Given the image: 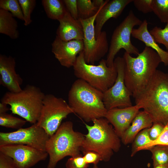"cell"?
Wrapping results in <instances>:
<instances>
[{
    "instance_id": "cell-1",
    "label": "cell",
    "mask_w": 168,
    "mask_h": 168,
    "mask_svg": "<svg viewBox=\"0 0 168 168\" xmlns=\"http://www.w3.org/2000/svg\"><path fill=\"white\" fill-rule=\"evenodd\" d=\"M123 58L124 83L135 99L145 90L161 60L155 51L146 46L136 57L125 52Z\"/></svg>"
},
{
    "instance_id": "cell-2",
    "label": "cell",
    "mask_w": 168,
    "mask_h": 168,
    "mask_svg": "<svg viewBox=\"0 0 168 168\" xmlns=\"http://www.w3.org/2000/svg\"><path fill=\"white\" fill-rule=\"evenodd\" d=\"M103 98V92L78 79L68 91V103L74 113L86 122H89L105 118L107 110Z\"/></svg>"
},
{
    "instance_id": "cell-3",
    "label": "cell",
    "mask_w": 168,
    "mask_h": 168,
    "mask_svg": "<svg viewBox=\"0 0 168 168\" xmlns=\"http://www.w3.org/2000/svg\"><path fill=\"white\" fill-rule=\"evenodd\" d=\"M136 105L143 109L153 123H168V73L157 70L143 91L135 99Z\"/></svg>"
},
{
    "instance_id": "cell-4",
    "label": "cell",
    "mask_w": 168,
    "mask_h": 168,
    "mask_svg": "<svg viewBox=\"0 0 168 168\" xmlns=\"http://www.w3.org/2000/svg\"><path fill=\"white\" fill-rule=\"evenodd\" d=\"M93 125L85 124L88 133L81 147L82 153L93 151L99 153L102 161H109L113 154L121 147V139L117 135L112 125L105 118L92 120Z\"/></svg>"
},
{
    "instance_id": "cell-5",
    "label": "cell",
    "mask_w": 168,
    "mask_h": 168,
    "mask_svg": "<svg viewBox=\"0 0 168 168\" xmlns=\"http://www.w3.org/2000/svg\"><path fill=\"white\" fill-rule=\"evenodd\" d=\"M84 135L74 130L72 121L62 123L46 143L45 150L49 157L47 168H55L58 162L65 157L80 154Z\"/></svg>"
},
{
    "instance_id": "cell-6",
    "label": "cell",
    "mask_w": 168,
    "mask_h": 168,
    "mask_svg": "<svg viewBox=\"0 0 168 168\" xmlns=\"http://www.w3.org/2000/svg\"><path fill=\"white\" fill-rule=\"evenodd\" d=\"M45 95L39 87L27 85L18 92H7L1 102L10 106L12 114L34 124L39 118Z\"/></svg>"
},
{
    "instance_id": "cell-7",
    "label": "cell",
    "mask_w": 168,
    "mask_h": 168,
    "mask_svg": "<svg viewBox=\"0 0 168 168\" xmlns=\"http://www.w3.org/2000/svg\"><path fill=\"white\" fill-rule=\"evenodd\" d=\"M72 67L76 77L103 92L113 85L117 76L114 63L112 67H108L106 60L102 59L97 65L88 64L85 60L83 51L78 55Z\"/></svg>"
},
{
    "instance_id": "cell-8",
    "label": "cell",
    "mask_w": 168,
    "mask_h": 168,
    "mask_svg": "<svg viewBox=\"0 0 168 168\" xmlns=\"http://www.w3.org/2000/svg\"><path fill=\"white\" fill-rule=\"evenodd\" d=\"M142 21L138 18L132 10L128 16L118 26L112 35L108 54L106 60L107 65L109 67L114 65L115 55L121 49L129 54L138 55V49L132 43L130 36L133 27L141 25Z\"/></svg>"
},
{
    "instance_id": "cell-9",
    "label": "cell",
    "mask_w": 168,
    "mask_h": 168,
    "mask_svg": "<svg viewBox=\"0 0 168 168\" xmlns=\"http://www.w3.org/2000/svg\"><path fill=\"white\" fill-rule=\"evenodd\" d=\"M73 112L63 99L51 94L45 95L39 118L36 123L49 137L59 127L62 121Z\"/></svg>"
},
{
    "instance_id": "cell-10",
    "label": "cell",
    "mask_w": 168,
    "mask_h": 168,
    "mask_svg": "<svg viewBox=\"0 0 168 168\" xmlns=\"http://www.w3.org/2000/svg\"><path fill=\"white\" fill-rule=\"evenodd\" d=\"M105 5L100 7L92 16L86 19H78L83 28V52L85 60L88 64H94L108 52L109 47L106 32L102 31L96 38L94 22L96 18L100 9Z\"/></svg>"
},
{
    "instance_id": "cell-11",
    "label": "cell",
    "mask_w": 168,
    "mask_h": 168,
    "mask_svg": "<svg viewBox=\"0 0 168 168\" xmlns=\"http://www.w3.org/2000/svg\"><path fill=\"white\" fill-rule=\"evenodd\" d=\"M49 136L37 123L25 128L10 132L0 133V146L9 144L26 145L45 151Z\"/></svg>"
},
{
    "instance_id": "cell-12",
    "label": "cell",
    "mask_w": 168,
    "mask_h": 168,
    "mask_svg": "<svg viewBox=\"0 0 168 168\" xmlns=\"http://www.w3.org/2000/svg\"><path fill=\"white\" fill-rule=\"evenodd\" d=\"M114 63L117 71L116 79L111 87L103 92V101L107 110L115 108L132 106L130 98L132 94L124 83V62L123 57H117L114 59Z\"/></svg>"
},
{
    "instance_id": "cell-13",
    "label": "cell",
    "mask_w": 168,
    "mask_h": 168,
    "mask_svg": "<svg viewBox=\"0 0 168 168\" xmlns=\"http://www.w3.org/2000/svg\"><path fill=\"white\" fill-rule=\"evenodd\" d=\"M0 152L11 157L17 168H30L48 156L45 151L22 144L1 146Z\"/></svg>"
},
{
    "instance_id": "cell-14",
    "label": "cell",
    "mask_w": 168,
    "mask_h": 168,
    "mask_svg": "<svg viewBox=\"0 0 168 168\" xmlns=\"http://www.w3.org/2000/svg\"><path fill=\"white\" fill-rule=\"evenodd\" d=\"M83 40H62L56 35L52 44V52L60 64L65 67H73L77 58L83 51Z\"/></svg>"
},
{
    "instance_id": "cell-15",
    "label": "cell",
    "mask_w": 168,
    "mask_h": 168,
    "mask_svg": "<svg viewBox=\"0 0 168 168\" xmlns=\"http://www.w3.org/2000/svg\"><path fill=\"white\" fill-rule=\"evenodd\" d=\"M15 59L11 56L0 55V84L8 91L16 93L20 91L23 79L15 70Z\"/></svg>"
},
{
    "instance_id": "cell-16",
    "label": "cell",
    "mask_w": 168,
    "mask_h": 168,
    "mask_svg": "<svg viewBox=\"0 0 168 168\" xmlns=\"http://www.w3.org/2000/svg\"><path fill=\"white\" fill-rule=\"evenodd\" d=\"M140 109L136 105L122 108H115L108 110L105 118L114 127L117 135L121 138Z\"/></svg>"
},
{
    "instance_id": "cell-17",
    "label": "cell",
    "mask_w": 168,
    "mask_h": 168,
    "mask_svg": "<svg viewBox=\"0 0 168 168\" xmlns=\"http://www.w3.org/2000/svg\"><path fill=\"white\" fill-rule=\"evenodd\" d=\"M133 0H112L109 1L100 10L96 18L95 26V36L97 38L101 32L105 23L110 19L117 18L125 7Z\"/></svg>"
},
{
    "instance_id": "cell-18",
    "label": "cell",
    "mask_w": 168,
    "mask_h": 168,
    "mask_svg": "<svg viewBox=\"0 0 168 168\" xmlns=\"http://www.w3.org/2000/svg\"><path fill=\"white\" fill-rule=\"evenodd\" d=\"M59 25L56 31V36L64 41L73 40H83L84 32L79 21L73 18L67 11L59 21Z\"/></svg>"
},
{
    "instance_id": "cell-19",
    "label": "cell",
    "mask_w": 168,
    "mask_h": 168,
    "mask_svg": "<svg viewBox=\"0 0 168 168\" xmlns=\"http://www.w3.org/2000/svg\"><path fill=\"white\" fill-rule=\"evenodd\" d=\"M147 22L144 20L137 29H133L132 36L143 42L146 47L150 48L155 51L160 57L161 62L165 66L168 65V52L163 50L157 44L148 31Z\"/></svg>"
},
{
    "instance_id": "cell-20",
    "label": "cell",
    "mask_w": 168,
    "mask_h": 168,
    "mask_svg": "<svg viewBox=\"0 0 168 168\" xmlns=\"http://www.w3.org/2000/svg\"><path fill=\"white\" fill-rule=\"evenodd\" d=\"M153 124V121L147 113L144 110L139 111L121 138V142L125 145L132 142L139 132L150 128Z\"/></svg>"
},
{
    "instance_id": "cell-21",
    "label": "cell",
    "mask_w": 168,
    "mask_h": 168,
    "mask_svg": "<svg viewBox=\"0 0 168 168\" xmlns=\"http://www.w3.org/2000/svg\"><path fill=\"white\" fill-rule=\"evenodd\" d=\"M0 33L5 34L12 39L19 35L17 21L10 12L0 8Z\"/></svg>"
},
{
    "instance_id": "cell-22",
    "label": "cell",
    "mask_w": 168,
    "mask_h": 168,
    "mask_svg": "<svg viewBox=\"0 0 168 168\" xmlns=\"http://www.w3.org/2000/svg\"><path fill=\"white\" fill-rule=\"evenodd\" d=\"M41 2L47 16L52 20L59 21L67 11L63 0H42Z\"/></svg>"
},
{
    "instance_id": "cell-23",
    "label": "cell",
    "mask_w": 168,
    "mask_h": 168,
    "mask_svg": "<svg viewBox=\"0 0 168 168\" xmlns=\"http://www.w3.org/2000/svg\"><path fill=\"white\" fill-rule=\"evenodd\" d=\"M152 153L153 167L168 165V147L156 146L148 149Z\"/></svg>"
},
{
    "instance_id": "cell-24",
    "label": "cell",
    "mask_w": 168,
    "mask_h": 168,
    "mask_svg": "<svg viewBox=\"0 0 168 168\" xmlns=\"http://www.w3.org/2000/svg\"><path fill=\"white\" fill-rule=\"evenodd\" d=\"M79 18L86 19L94 15L99 8L90 0H77Z\"/></svg>"
},
{
    "instance_id": "cell-25",
    "label": "cell",
    "mask_w": 168,
    "mask_h": 168,
    "mask_svg": "<svg viewBox=\"0 0 168 168\" xmlns=\"http://www.w3.org/2000/svg\"><path fill=\"white\" fill-rule=\"evenodd\" d=\"M26 121L7 113L0 114V125L17 130L22 128Z\"/></svg>"
},
{
    "instance_id": "cell-26",
    "label": "cell",
    "mask_w": 168,
    "mask_h": 168,
    "mask_svg": "<svg viewBox=\"0 0 168 168\" xmlns=\"http://www.w3.org/2000/svg\"><path fill=\"white\" fill-rule=\"evenodd\" d=\"M0 8L11 12L14 17L24 21V16L18 0H0Z\"/></svg>"
},
{
    "instance_id": "cell-27",
    "label": "cell",
    "mask_w": 168,
    "mask_h": 168,
    "mask_svg": "<svg viewBox=\"0 0 168 168\" xmlns=\"http://www.w3.org/2000/svg\"><path fill=\"white\" fill-rule=\"evenodd\" d=\"M152 12L161 22L168 23V0H154Z\"/></svg>"
},
{
    "instance_id": "cell-28",
    "label": "cell",
    "mask_w": 168,
    "mask_h": 168,
    "mask_svg": "<svg viewBox=\"0 0 168 168\" xmlns=\"http://www.w3.org/2000/svg\"><path fill=\"white\" fill-rule=\"evenodd\" d=\"M149 128H145L136 136L132 142L131 156L133 157L137 152V149L150 142L152 140L148 134Z\"/></svg>"
},
{
    "instance_id": "cell-29",
    "label": "cell",
    "mask_w": 168,
    "mask_h": 168,
    "mask_svg": "<svg viewBox=\"0 0 168 168\" xmlns=\"http://www.w3.org/2000/svg\"><path fill=\"white\" fill-rule=\"evenodd\" d=\"M149 32L156 42L164 45L168 52V23L164 28L156 26Z\"/></svg>"
},
{
    "instance_id": "cell-30",
    "label": "cell",
    "mask_w": 168,
    "mask_h": 168,
    "mask_svg": "<svg viewBox=\"0 0 168 168\" xmlns=\"http://www.w3.org/2000/svg\"><path fill=\"white\" fill-rule=\"evenodd\" d=\"M24 16V25H29L32 22L31 14L36 4L35 0H18Z\"/></svg>"
},
{
    "instance_id": "cell-31",
    "label": "cell",
    "mask_w": 168,
    "mask_h": 168,
    "mask_svg": "<svg viewBox=\"0 0 168 168\" xmlns=\"http://www.w3.org/2000/svg\"><path fill=\"white\" fill-rule=\"evenodd\" d=\"M156 146H168V123L165 126L162 132L155 140L151 141L138 148L137 152L141 150H148L149 148Z\"/></svg>"
},
{
    "instance_id": "cell-32",
    "label": "cell",
    "mask_w": 168,
    "mask_h": 168,
    "mask_svg": "<svg viewBox=\"0 0 168 168\" xmlns=\"http://www.w3.org/2000/svg\"><path fill=\"white\" fill-rule=\"evenodd\" d=\"M65 166L66 168H88L89 164L86 162L83 156L80 154L69 158Z\"/></svg>"
},
{
    "instance_id": "cell-33",
    "label": "cell",
    "mask_w": 168,
    "mask_h": 168,
    "mask_svg": "<svg viewBox=\"0 0 168 168\" xmlns=\"http://www.w3.org/2000/svg\"><path fill=\"white\" fill-rule=\"evenodd\" d=\"M154 0H133L136 8L144 14L152 12Z\"/></svg>"
},
{
    "instance_id": "cell-34",
    "label": "cell",
    "mask_w": 168,
    "mask_h": 168,
    "mask_svg": "<svg viewBox=\"0 0 168 168\" xmlns=\"http://www.w3.org/2000/svg\"><path fill=\"white\" fill-rule=\"evenodd\" d=\"M63 1L71 16L76 20L78 19L77 0H63Z\"/></svg>"
},
{
    "instance_id": "cell-35",
    "label": "cell",
    "mask_w": 168,
    "mask_h": 168,
    "mask_svg": "<svg viewBox=\"0 0 168 168\" xmlns=\"http://www.w3.org/2000/svg\"><path fill=\"white\" fill-rule=\"evenodd\" d=\"M84 158L86 162L88 164L92 163L97 165L102 159L100 155L93 151H88L83 153Z\"/></svg>"
},
{
    "instance_id": "cell-36",
    "label": "cell",
    "mask_w": 168,
    "mask_h": 168,
    "mask_svg": "<svg viewBox=\"0 0 168 168\" xmlns=\"http://www.w3.org/2000/svg\"><path fill=\"white\" fill-rule=\"evenodd\" d=\"M165 126L158 123H153L148 129V134L152 141L155 140L163 130Z\"/></svg>"
},
{
    "instance_id": "cell-37",
    "label": "cell",
    "mask_w": 168,
    "mask_h": 168,
    "mask_svg": "<svg viewBox=\"0 0 168 168\" xmlns=\"http://www.w3.org/2000/svg\"><path fill=\"white\" fill-rule=\"evenodd\" d=\"M0 168H17L13 159L0 152Z\"/></svg>"
},
{
    "instance_id": "cell-38",
    "label": "cell",
    "mask_w": 168,
    "mask_h": 168,
    "mask_svg": "<svg viewBox=\"0 0 168 168\" xmlns=\"http://www.w3.org/2000/svg\"><path fill=\"white\" fill-rule=\"evenodd\" d=\"M109 0H93L92 1L94 5L98 8L106 4Z\"/></svg>"
},
{
    "instance_id": "cell-39",
    "label": "cell",
    "mask_w": 168,
    "mask_h": 168,
    "mask_svg": "<svg viewBox=\"0 0 168 168\" xmlns=\"http://www.w3.org/2000/svg\"><path fill=\"white\" fill-rule=\"evenodd\" d=\"M9 110L7 107V105L5 103L0 102V114L4 113Z\"/></svg>"
},
{
    "instance_id": "cell-40",
    "label": "cell",
    "mask_w": 168,
    "mask_h": 168,
    "mask_svg": "<svg viewBox=\"0 0 168 168\" xmlns=\"http://www.w3.org/2000/svg\"><path fill=\"white\" fill-rule=\"evenodd\" d=\"M154 168H168V165L156 166Z\"/></svg>"
},
{
    "instance_id": "cell-41",
    "label": "cell",
    "mask_w": 168,
    "mask_h": 168,
    "mask_svg": "<svg viewBox=\"0 0 168 168\" xmlns=\"http://www.w3.org/2000/svg\"><path fill=\"white\" fill-rule=\"evenodd\" d=\"M92 168H99L96 165H94L93 167Z\"/></svg>"
},
{
    "instance_id": "cell-42",
    "label": "cell",
    "mask_w": 168,
    "mask_h": 168,
    "mask_svg": "<svg viewBox=\"0 0 168 168\" xmlns=\"http://www.w3.org/2000/svg\"><path fill=\"white\" fill-rule=\"evenodd\" d=\"M167 147H168V146H167Z\"/></svg>"
}]
</instances>
